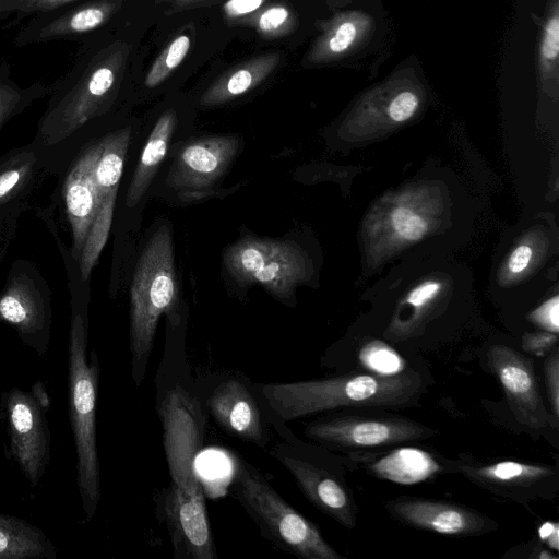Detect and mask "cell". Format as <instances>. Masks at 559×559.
Masks as SVG:
<instances>
[{"instance_id": "cell-1", "label": "cell", "mask_w": 559, "mask_h": 559, "mask_svg": "<svg viewBox=\"0 0 559 559\" xmlns=\"http://www.w3.org/2000/svg\"><path fill=\"white\" fill-rule=\"evenodd\" d=\"M163 444L170 486L163 516L177 558L216 559L206 502L197 471L204 421L198 401L180 386L162 401Z\"/></svg>"}, {"instance_id": "cell-2", "label": "cell", "mask_w": 559, "mask_h": 559, "mask_svg": "<svg viewBox=\"0 0 559 559\" xmlns=\"http://www.w3.org/2000/svg\"><path fill=\"white\" fill-rule=\"evenodd\" d=\"M82 46L68 72L51 84L34 143L50 148L74 138L111 107L126 60L122 43L92 37ZM51 153V152H50Z\"/></svg>"}, {"instance_id": "cell-3", "label": "cell", "mask_w": 559, "mask_h": 559, "mask_svg": "<svg viewBox=\"0 0 559 559\" xmlns=\"http://www.w3.org/2000/svg\"><path fill=\"white\" fill-rule=\"evenodd\" d=\"M419 373L407 369L394 377L352 372L288 383H267L261 393L283 421L344 407H402L420 395Z\"/></svg>"}, {"instance_id": "cell-4", "label": "cell", "mask_w": 559, "mask_h": 559, "mask_svg": "<svg viewBox=\"0 0 559 559\" xmlns=\"http://www.w3.org/2000/svg\"><path fill=\"white\" fill-rule=\"evenodd\" d=\"M87 313L71 293L68 346L69 420L76 455V485L85 519L96 513L102 497L96 442V406L99 362L96 350L87 356Z\"/></svg>"}, {"instance_id": "cell-5", "label": "cell", "mask_w": 559, "mask_h": 559, "mask_svg": "<svg viewBox=\"0 0 559 559\" xmlns=\"http://www.w3.org/2000/svg\"><path fill=\"white\" fill-rule=\"evenodd\" d=\"M177 301L173 237L158 228L143 249L131 285L130 345L132 377L140 385L153 348L158 319Z\"/></svg>"}, {"instance_id": "cell-6", "label": "cell", "mask_w": 559, "mask_h": 559, "mask_svg": "<svg viewBox=\"0 0 559 559\" xmlns=\"http://www.w3.org/2000/svg\"><path fill=\"white\" fill-rule=\"evenodd\" d=\"M233 479L241 504L277 546L305 559L344 558L311 521L287 503L255 468L239 456H235Z\"/></svg>"}, {"instance_id": "cell-7", "label": "cell", "mask_w": 559, "mask_h": 559, "mask_svg": "<svg viewBox=\"0 0 559 559\" xmlns=\"http://www.w3.org/2000/svg\"><path fill=\"white\" fill-rule=\"evenodd\" d=\"M5 423V453L32 487H36L50 463V432L46 413L49 397L37 381L29 392L13 386L1 395Z\"/></svg>"}, {"instance_id": "cell-8", "label": "cell", "mask_w": 559, "mask_h": 559, "mask_svg": "<svg viewBox=\"0 0 559 559\" xmlns=\"http://www.w3.org/2000/svg\"><path fill=\"white\" fill-rule=\"evenodd\" d=\"M224 264L239 285L260 284L281 299L288 298L307 275L306 258L288 240L241 239L226 249Z\"/></svg>"}, {"instance_id": "cell-9", "label": "cell", "mask_w": 559, "mask_h": 559, "mask_svg": "<svg viewBox=\"0 0 559 559\" xmlns=\"http://www.w3.org/2000/svg\"><path fill=\"white\" fill-rule=\"evenodd\" d=\"M12 326L21 342L40 358L48 352L52 309L51 293L34 266L16 262L0 292V324Z\"/></svg>"}, {"instance_id": "cell-10", "label": "cell", "mask_w": 559, "mask_h": 559, "mask_svg": "<svg viewBox=\"0 0 559 559\" xmlns=\"http://www.w3.org/2000/svg\"><path fill=\"white\" fill-rule=\"evenodd\" d=\"M437 431L396 416H337L308 424L305 435L319 443L344 449L385 448L430 438Z\"/></svg>"}, {"instance_id": "cell-11", "label": "cell", "mask_w": 559, "mask_h": 559, "mask_svg": "<svg viewBox=\"0 0 559 559\" xmlns=\"http://www.w3.org/2000/svg\"><path fill=\"white\" fill-rule=\"evenodd\" d=\"M454 469L495 496L521 503L551 499L559 487L557 466L512 460L489 463L456 461Z\"/></svg>"}, {"instance_id": "cell-12", "label": "cell", "mask_w": 559, "mask_h": 559, "mask_svg": "<svg viewBox=\"0 0 559 559\" xmlns=\"http://www.w3.org/2000/svg\"><path fill=\"white\" fill-rule=\"evenodd\" d=\"M385 509L405 525L441 535H481L498 526L496 521L472 508L444 500L402 496L388 500Z\"/></svg>"}, {"instance_id": "cell-13", "label": "cell", "mask_w": 559, "mask_h": 559, "mask_svg": "<svg viewBox=\"0 0 559 559\" xmlns=\"http://www.w3.org/2000/svg\"><path fill=\"white\" fill-rule=\"evenodd\" d=\"M487 359L518 421L530 429L558 423L546 409L534 364L528 357L510 347L496 345L489 348Z\"/></svg>"}, {"instance_id": "cell-14", "label": "cell", "mask_w": 559, "mask_h": 559, "mask_svg": "<svg viewBox=\"0 0 559 559\" xmlns=\"http://www.w3.org/2000/svg\"><path fill=\"white\" fill-rule=\"evenodd\" d=\"M240 147L234 135L209 136L186 144L176 156L166 181L187 194L205 193L226 171Z\"/></svg>"}, {"instance_id": "cell-15", "label": "cell", "mask_w": 559, "mask_h": 559, "mask_svg": "<svg viewBox=\"0 0 559 559\" xmlns=\"http://www.w3.org/2000/svg\"><path fill=\"white\" fill-rule=\"evenodd\" d=\"M304 495L323 513L346 528L357 522V506L347 485L332 472L294 456H281Z\"/></svg>"}, {"instance_id": "cell-16", "label": "cell", "mask_w": 559, "mask_h": 559, "mask_svg": "<svg viewBox=\"0 0 559 559\" xmlns=\"http://www.w3.org/2000/svg\"><path fill=\"white\" fill-rule=\"evenodd\" d=\"M91 144L83 147L72 160L61 187L62 209L67 216L72 247L71 255L76 261L103 198L93 180Z\"/></svg>"}, {"instance_id": "cell-17", "label": "cell", "mask_w": 559, "mask_h": 559, "mask_svg": "<svg viewBox=\"0 0 559 559\" xmlns=\"http://www.w3.org/2000/svg\"><path fill=\"white\" fill-rule=\"evenodd\" d=\"M347 459L366 473L400 485L423 483L444 469L436 455L415 447L395 448L383 453H352Z\"/></svg>"}, {"instance_id": "cell-18", "label": "cell", "mask_w": 559, "mask_h": 559, "mask_svg": "<svg viewBox=\"0 0 559 559\" xmlns=\"http://www.w3.org/2000/svg\"><path fill=\"white\" fill-rule=\"evenodd\" d=\"M206 407L230 435L255 443L264 438L259 405L238 380H228L216 386L206 400Z\"/></svg>"}, {"instance_id": "cell-19", "label": "cell", "mask_w": 559, "mask_h": 559, "mask_svg": "<svg viewBox=\"0 0 559 559\" xmlns=\"http://www.w3.org/2000/svg\"><path fill=\"white\" fill-rule=\"evenodd\" d=\"M49 153L33 142L0 158V210L27 205L25 200L50 171Z\"/></svg>"}, {"instance_id": "cell-20", "label": "cell", "mask_w": 559, "mask_h": 559, "mask_svg": "<svg viewBox=\"0 0 559 559\" xmlns=\"http://www.w3.org/2000/svg\"><path fill=\"white\" fill-rule=\"evenodd\" d=\"M57 547L36 525L0 513V559H56Z\"/></svg>"}, {"instance_id": "cell-21", "label": "cell", "mask_w": 559, "mask_h": 559, "mask_svg": "<svg viewBox=\"0 0 559 559\" xmlns=\"http://www.w3.org/2000/svg\"><path fill=\"white\" fill-rule=\"evenodd\" d=\"M175 126L174 110L165 111L155 123L129 186L126 200L129 207L135 206L146 193L165 158Z\"/></svg>"}, {"instance_id": "cell-22", "label": "cell", "mask_w": 559, "mask_h": 559, "mask_svg": "<svg viewBox=\"0 0 559 559\" xmlns=\"http://www.w3.org/2000/svg\"><path fill=\"white\" fill-rule=\"evenodd\" d=\"M131 128L124 127L91 144L93 180L103 198L118 189L128 147Z\"/></svg>"}, {"instance_id": "cell-23", "label": "cell", "mask_w": 559, "mask_h": 559, "mask_svg": "<svg viewBox=\"0 0 559 559\" xmlns=\"http://www.w3.org/2000/svg\"><path fill=\"white\" fill-rule=\"evenodd\" d=\"M275 53L254 58L215 82L201 97L205 106L218 105L245 94L263 81L277 66Z\"/></svg>"}, {"instance_id": "cell-24", "label": "cell", "mask_w": 559, "mask_h": 559, "mask_svg": "<svg viewBox=\"0 0 559 559\" xmlns=\"http://www.w3.org/2000/svg\"><path fill=\"white\" fill-rule=\"evenodd\" d=\"M369 27V17L362 13L341 15L314 45L310 60L322 62L343 56L362 39Z\"/></svg>"}, {"instance_id": "cell-25", "label": "cell", "mask_w": 559, "mask_h": 559, "mask_svg": "<svg viewBox=\"0 0 559 559\" xmlns=\"http://www.w3.org/2000/svg\"><path fill=\"white\" fill-rule=\"evenodd\" d=\"M51 84L36 81L23 87L11 76L8 59L0 61V129L12 118L23 112L35 102L49 96Z\"/></svg>"}, {"instance_id": "cell-26", "label": "cell", "mask_w": 559, "mask_h": 559, "mask_svg": "<svg viewBox=\"0 0 559 559\" xmlns=\"http://www.w3.org/2000/svg\"><path fill=\"white\" fill-rule=\"evenodd\" d=\"M118 189L111 191L103 200L100 207L90 226L82 249L78 255L76 264L79 265V273L82 283H86L95 263L97 262L100 252L108 239L112 217L115 202L117 199Z\"/></svg>"}, {"instance_id": "cell-27", "label": "cell", "mask_w": 559, "mask_h": 559, "mask_svg": "<svg viewBox=\"0 0 559 559\" xmlns=\"http://www.w3.org/2000/svg\"><path fill=\"white\" fill-rule=\"evenodd\" d=\"M358 361L369 373L379 377H394L407 370L405 359L379 340L369 341L360 347Z\"/></svg>"}, {"instance_id": "cell-28", "label": "cell", "mask_w": 559, "mask_h": 559, "mask_svg": "<svg viewBox=\"0 0 559 559\" xmlns=\"http://www.w3.org/2000/svg\"><path fill=\"white\" fill-rule=\"evenodd\" d=\"M558 56H559V9L558 0L554 1L549 15L543 27L539 62L540 71L544 78L550 80L557 78L558 74Z\"/></svg>"}, {"instance_id": "cell-29", "label": "cell", "mask_w": 559, "mask_h": 559, "mask_svg": "<svg viewBox=\"0 0 559 559\" xmlns=\"http://www.w3.org/2000/svg\"><path fill=\"white\" fill-rule=\"evenodd\" d=\"M78 0H0V22L16 23L63 8Z\"/></svg>"}, {"instance_id": "cell-30", "label": "cell", "mask_w": 559, "mask_h": 559, "mask_svg": "<svg viewBox=\"0 0 559 559\" xmlns=\"http://www.w3.org/2000/svg\"><path fill=\"white\" fill-rule=\"evenodd\" d=\"M190 48V38L187 35H181L175 38L167 49L156 59L146 75L145 85L147 87H155L166 76L176 69Z\"/></svg>"}, {"instance_id": "cell-31", "label": "cell", "mask_w": 559, "mask_h": 559, "mask_svg": "<svg viewBox=\"0 0 559 559\" xmlns=\"http://www.w3.org/2000/svg\"><path fill=\"white\" fill-rule=\"evenodd\" d=\"M393 226L404 238L415 240L426 231L424 221L405 207H397L392 214Z\"/></svg>"}, {"instance_id": "cell-32", "label": "cell", "mask_w": 559, "mask_h": 559, "mask_svg": "<svg viewBox=\"0 0 559 559\" xmlns=\"http://www.w3.org/2000/svg\"><path fill=\"white\" fill-rule=\"evenodd\" d=\"M545 383L552 416L559 418V354L555 349L547 355L544 365Z\"/></svg>"}, {"instance_id": "cell-33", "label": "cell", "mask_w": 559, "mask_h": 559, "mask_svg": "<svg viewBox=\"0 0 559 559\" xmlns=\"http://www.w3.org/2000/svg\"><path fill=\"white\" fill-rule=\"evenodd\" d=\"M25 207V204H16L0 210V262L15 235L17 218Z\"/></svg>"}, {"instance_id": "cell-34", "label": "cell", "mask_w": 559, "mask_h": 559, "mask_svg": "<svg viewBox=\"0 0 559 559\" xmlns=\"http://www.w3.org/2000/svg\"><path fill=\"white\" fill-rule=\"evenodd\" d=\"M419 105L418 96L411 90L399 92L390 102L389 116L392 120L402 122L411 118Z\"/></svg>"}, {"instance_id": "cell-35", "label": "cell", "mask_w": 559, "mask_h": 559, "mask_svg": "<svg viewBox=\"0 0 559 559\" xmlns=\"http://www.w3.org/2000/svg\"><path fill=\"white\" fill-rule=\"evenodd\" d=\"M289 20V12L284 7H273L259 17V29L264 34H274L284 27Z\"/></svg>"}, {"instance_id": "cell-36", "label": "cell", "mask_w": 559, "mask_h": 559, "mask_svg": "<svg viewBox=\"0 0 559 559\" xmlns=\"http://www.w3.org/2000/svg\"><path fill=\"white\" fill-rule=\"evenodd\" d=\"M557 343V336L551 333L548 334H531L523 338L522 347L525 352L535 357L547 356L554 345Z\"/></svg>"}, {"instance_id": "cell-37", "label": "cell", "mask_w": 559, "mask_h": 559, "mask_svg": "<svg viewBox=\"0 0 559 559\" xmlns=\"http://www.w3.org/2000/svg\"><path fill=\"white\" fill-rule=\"evenodd\" d=\"M558 297H554L534 312V320L551 333L559 329V305Z\"/></svg>"}, {"instance_id": "cell-38", "label": "cell", "mask_w": 559, "mask_h": 559, "mask_svg": "<svg viewBox=\"0 0 559 559\" xmlns=\"http://www.w3.org/2000/svg\"><path fill=\"white\" fill-rule=\"evenodd\" d=\"M263 0H228L224 4V11L228 16L235 17L257 10Z\"/></svg>"}, {"instance_id": "cell-39", "label": "cell", "mask_w": 559, "mask_h": 559, "mask_svg": "<svg viewBox=\"0 0 559 559\" xmlns=\"http://www.w3.org/2000/svg\"><path fill=\"white\" fill-rule=\"evenodd\" d=\"M559 525L557 522L547 521L538 530L542 542L546 543L552 551L559 550Z\"/></svg>"}, {"instance_id": "cell-40", "label": "cell", "mask_w": 559, "mask_h": 559, "mask_svg": "<svg viewBox=\"0 0 559 559\" xmlns=\"http://www.w3.org/2000/svg\"><path fill=\"white\" fill-rule=\"evenodd\" d=\"M439 290L438 283H425L424 285L415 288L408 297V302L415 307L423 306Z\"/></svg>"}, {"instance_id": "cell-41", "label": "cell", "mask_w": 559, "mask_h": 559, "mask_svg": "<svg viewBox=\"0 0 559 559\" xmlns=\"http://www.w3.org/2000/svg\"><path fill=\"white\" fill-rule=\"evenodd\" d=\"M532 251L526 246H521L513 251L509 260V267L512 272H522L528 264Z\"/></svg>"}]
</instances>
